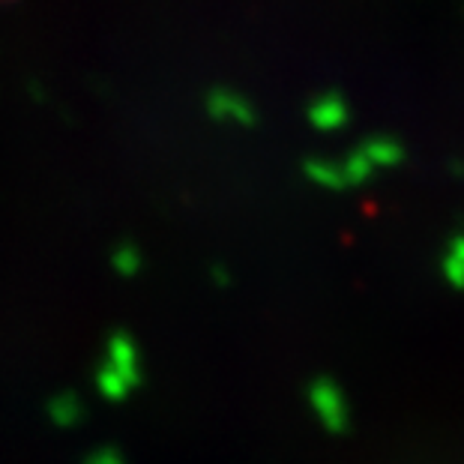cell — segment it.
Wrapping results in <instances>:
<instances>
[{"mask_svg":"<svg viewBox=\"0 0 464 464\" xmlns=\"http://www.w3.org/2000/svg\"><path fill=\"white\" fill-rule=\"evenodd\" d=\"M141 383V353L130 333L117 330L108 335L105 362L96 372V387L105 399L121 401Z\"/></svg>","mask_w":464,"mask_h":464,"instance_id":"1","label":"cell"},{"mask_svg":"<svg viewBox=\"0 0 464 464\" xmlns=\"http://www.w3.org/2000/svg\"><path fill=\"white\" fill-rule=\"evenodd\" d=\"M204 108H207V114H210V121L216 123H234V126H243V130L258 126V108L246 100L243 93L231 91V87H213V91L204 96Z\"/></svg>","mask_w":464,"mask_h":464,"instance_id":"2","label":"cell"},{"mask_svg":"<svg viewBox=\"0 0 464 464\" xmlns=\"http://www.w3.org/2000/svg\"><path fill=\"white\" fill-rule=\"evenodd\" d=\"M305 121H309L318 132H335L351 123V105L344 102L342 93L327 91L309 102V108H305Z\"/></svg>","mask_w":464,"mask_h":464,"instance_id":"3","label":"cell"},{"mask_svg":"<svg viewBox=\"0 0 464 464\" xmlns=\"http://www.w3.org/2000/svg\"><path fill=\"white\" fill-rule=\"evenodd\" d=\"M440 273L452 291H464V231H456L450 237L440 261Z\"/></svg>","mask_w":464,"mask_h":464,"instance_id":"4","label":"cell"},{"mask_svg":"<svg viewBox=\"0 0 464 464\" xmlns=\"http://www.w3.org/2000/svg\"><path fill=\"white\" fill-rule=\"evenodd\" d=\"M360 150L374 165V171L378 168H396L404 162V147L392 141V138H369V141L360 144Z\"/></svg>","mask_w":464,"mask_h":464,"instance_id":"5","label":"cell"},{"mask_svg":"<svg viewBox=\"0 0 464 464\" xmlns=\"http://www.w3.org/2000/svg\"><path fill=\"white\" fill-rule=\"evenodd\" d=\"M303 174L309 177L314 186H321V189H330V192L348 189V186H344V177H342V168L335 165V162H327V160H305L303 162Z\"/></svg>","mask_w":464,"mask_h":464,"instance_id":"6","label":"cell"},{"mask_svg":"<svg viewBox=\"0 0 464 464\" xmlns=\"http://www.w3.org/2000/svg\"><path fill=\"white\" fill-rule=\"evenodd\" d=\"M141 266H144V255L132 240L117 243L111 249V270L121 276V279H135V276L141 273Z\"/></svg>","mask_w":464,"mask_h":464,"instance_id":"7","label":"cell"},{"mask_svg":"<svg viewBox=\"0 0 464 464\" xmlns=\"http://www.w3.org/2000/svg\"><path fill=\"white\" fill-rule=\"evenodd\" d=\"M312 401H314V408H318V413L330 422V426L342 422V396H339V390H335L330 381H318V383H314V387H312Z\"/></svg>","mask_w":464,"mask_h":464,"instance_id":"8","label":"cell"},{"mask_svg":"<svg viewBox=\"0 0 464 464\" xmlns=\"http://www.w3.org/2000/svg\"><path fill=\"white\" fill-rule=\"evenodd\" d=\"M339 168H342V177H344V186H348V189H353V186L369 183V180H372V174H374V165H372L369 160H365L360 147H357V150H353Z\"/></svg>","mask_w":464,"mask_h":464,"instance_id":"9","label":"cell"},{"mask_svg":"<svg viewBox=\"0 0 464 464\" xmlns=\"http://www.w3.org/2000/svg\"><path fill=\"white\" fill-rule=\"evenodd\" d=\"M48 413H52V420L57 426H75V422L84 417V404L78 401V396H72V392H66V396H57L48 404Z\"/></svg>","mask_w":464,"mask_h":464,"instance_id":"10","label":"cell"},{"mask_svg":"<svg viewBox=\"0 0 464 464\" xmlns=\"http://www.w3.org/2000/svg\"><path fill=\"white\" fill-rule=\"evenodd\" d=\"M210 279H213L216 288H231V285H234V273L225 264H213L210 266Z\"/></svg>","mask_w":464,"mask_h":464,"instance_id":"11","label":"cell"},{"mask_svg":"<svg viewBox=\"0 0 464 464\" xmlns=\"http://www.w3.org/2000/svg\"><path fill=\"white\" fill-rule=\"evenodd\" d=\"M27 91H31V96H34L36 102H45V100H48V93H45V87H43V84L31 82V84H27Z\"/></svg>","mask_w":464,"mask_h":464,"instance_id":"12","label":"cell"},{"mask_svg":"<svg viewBox=\"0 0 464 464\" xmlns=\"http://www.w3.org/2000/svg\"><path fill=\"white\" fill-rule=\"evenodd\" d=\"M450 174L456 177V180H464V162L461 160H452L450 162Z\"/></svg>","mask_w":464,"mask_h":464,"instance_id":"13","label":"cell"}]
</instances>
